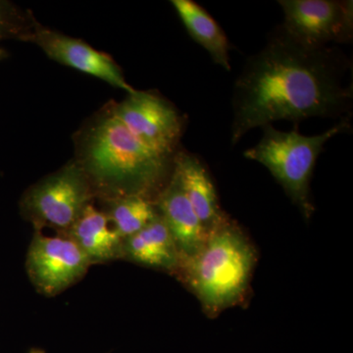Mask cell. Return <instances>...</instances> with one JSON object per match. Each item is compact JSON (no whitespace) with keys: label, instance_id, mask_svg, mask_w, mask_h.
<instances>
[{"label":"cell","instance_id":"8992f818","mask_svg":"<svg viewBox=\"0 0 353 353\" xmlns=\"http://www.w3.org/2000/svg\"><path fill=\"white\" fill-rule=\"evenodd\" d=\"M285 30L309 48L328 43H347L353 36L352 1L336 0H280Z\"/></svg>","mask_w":353,"mask_h":353},{"label":"cell","instance_id":"9a60e30c","mask_svg":"<svg viewBox=\"0 0 353 353\" xmlns=\"http://www.w3.org/2000/svg\"><path fill=\"white\" fill-rule=\"evenodd\" d=\"M106 215L116 233L125 240L148 226L159 213L148 197L128 196L111 199Z\"/></svg>","mask_w":353,"mask_h":353},{"label":"cell","instance_id":"6da1fadb","mask_svg":"<svg viewBox=\"0 0 353 353\" xmlns=\"http://www.w3.org/2000/svg\"><path fill=\"white\" fill-rule=\"evenodd\" d=\"M352 68L338 48H309L282 26L263 50L248 58L234 87L231 141L275 121L301 122L311 117H341L352 108Z\"/></svg>","mask_w":353,"mask_h":353},{"label":"cell","instance_id":"4fadbf2b","mask_svg":"<svg viewBox=\"0 0 353 353\" xmlns=\"http://www.w3.org/2000/svg\"><path fill=\"white\" fill-rule=\"evenodd\" d=\"M83 250L90 263L122 259L123 239L110 227L106 213L88 204L66 233Z\"/></svg>","mask_w":353,"mask_h":353},{"label":"cell","instance_id":"9c48e42d","mask_svg":"<svg viewBox=\"0 0 353 353\" xmlns=\"http://www.w3.org/2000/svg\"><path fill=\"white\" fill-rule=\"evenodd\" d=\"M31 39L50 59L101 79L113 87L125 90L128 94L136 92L125 80L122 71L112 58L83 41L44 28L36 29L31 34Z\"/></svg>","mask_w":353,"mask_h":353},{"label":"cell","instance_id":"3957f363","mask_svg":"<svg viewBox=\"0 0 353 353\" xmlns=\"http://www.w3.org/2000/svg\"><path fill=\"white\" fill-rule=\"evenodd\" d=\"M255 259L245 234L226 218L209 230L199 252L181 260L176 272L182 274L204 310L216 315L245 296Z\"/></svg>","mask_w":353,"mask_h":353},{"label":"cell","instance_id":"30bf717a","mask_svg":"<svg viewBox=\"0 0 353 353\" xmlns=\"http://www.w3.org/2000/svg\"><path fill=\"white\" fill-rule=\"evenodd\" d=\"M155 205L171 232L182 259L199 252L209 231L194 212L173 172L170 180L157 194Z\"/></svg>","mask_w":353,"mask_h":353},{"label":"cell","instance_id":"ba28073f","mask_svg":"<svg viewBox=\"0 0 353 353\" xmlns=\"http://www.w3.org/2000/svg\"><path fill=\"white\" fill-rule=\"evenodd\" d=\"M112 113L148 148L175 157L185 119L170 102L152 92L136 90L114 108Z\"/></svg>","mask_w":353,"mask_h":353},{"label":"cell","instance_id":"7a4b0ae2","mask_svg":"<svg viewBox=\"0 0 353 353\" xmlns=\"http://www.w3.org/2000/svg\"><path fill=\"white\" fill-rule=\"evenodd\" d=\"M80 166L90 185L109 201L152 196L173 172L174 157L162 154L137 138L113 113L90 130Z\"/></svg>","mask_w":353,"mask_h":353},{"label":"cell","instance_id":"5b68a950","mask_svg":"<svg viewBox=\"0 0 353 353\" xmlns=\"http://www.w3.org/2000/svg\"><path fill=\"white\" fill-rule=\"evenodd\" d=\"M92 189L79 163H71L44 179L26 194L25 216L37 227L66 233L90 204Z\"/></svg>","mask_w":353,"mask_h":353},{"label":"cell","instance_id":"8fae6325","mask_svg":"<svg viewBox=\"0 0 353 353\" xmlns=\"http://www.w3.org/2000/svg\"><path fill=\"white\" fill-rule=\"evenodd\" d=\"M173 173L194 212L208 231L226 219L220 208L214 183L199 158L189 152H176Z\"/></svg>","mask_w":353,"mask_h":353},{"label":"cell","instance_id":"7c38bea8","mask_svg":"<svg viewBox=\"0 0 353 353\" xmlns=\"http://www.w3.org/2000/svg\"><path fill=\"white\" fill-rule=\"evenodd\" d=\"M122 257L143 266L170 272L178 270L182 259L173 236L160 215L139 233L123 241Z\"/></svg>","mask_w":353,"mask_h":353},{"label":"cell","instance_id":"277c9868","mask_svg":"<svg viewBox=\"0 0 353 353\" xmlns=\"http://www.w3.org/2000/svg\"><path fill=\"white\" fill-rule=\"evenodd\" d=\"M263 136L259 143L243 155L248 159L264 165L288 196L296 203L305 218H310L314 206L310 199V182L318 157L324 152L327 141L343 132H348L350 117L323 134L303 136L296 129L279 131L272 125L261 127Z\"/></svg>","mask_w":353,"mask_h":353},{"label":"cell","instance_id":"2e32d148","mask_svg":"<svg viewBox=\"0 0 353 353\" xmlns=\"http://www.w3.org/2000/svg\"><path fill=\"white\" fill-rule=\"evenodd\" d=\"M11 27L12 24H11L10 12L6 6L0 2V39L6 36L7 32L10 31Z\"/></svg>","mask_w":353,"mask_h":353},{"label":"cell","instance_id":"52a82bcc","mask_svg":"<svg viewBox=\"0 0 353 353\" xmlns=\"http://www.w3.org/2000/svg\"><path fill=\"white\" fill-rule=\"evenodd\" d=\"M90 260L67 234L46 236L37 231L28 250V275L41 294L54 296L83 279Z\"/></svg>","mask_w":353,"mask_h":353},{"label":"cell","instance_id":"5bb4252c","mask_svg":"<svg viewBox=\"0 0 353 353\" xmlns=\"http://www.w3.org/2000/svg\"><path fill=\"white\" fill-rule=\"evenodd\" d=\"M171 3L190 36L208 51L216 64L230 71L232 46L226 34L212 16L192 0H173Z\"/></svg>","mask_w":353,"mask_h":353}]
</instances>
